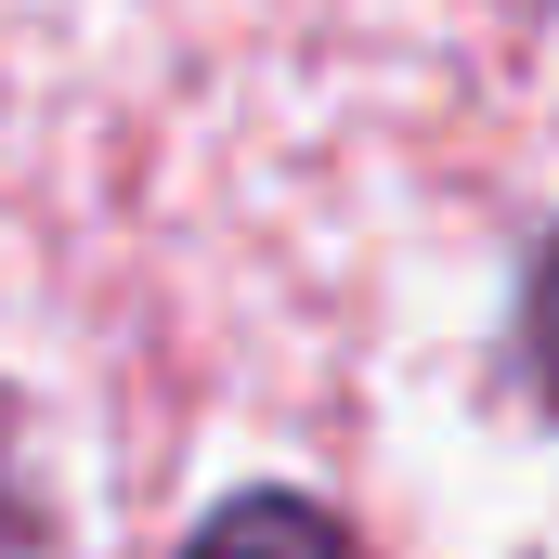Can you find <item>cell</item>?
<instances>
[{"label":"cell","instance_id":"obj_2","mask_svg":"<svg viewBox=\"0 0 559 559\" xmlns=\"http://www.w3.org/2000/svg\"><path fill=\"white\" fill-rule=\"evenodd\" d=\"M508 365H521V391L559 417V235L534 248V274H521V325H508Z\"/></svg>","mask_w":559,"mask_h":559},{"label":"cell","instance_id":"obj_3","mask_svg":"<svg viewBox=\"0 0 559 559\" xmlns=\"http://www.w3.org/2000/svg\"><path fill=\"white\" fill-rule=\"evenodd\" d=\"M0 559H66L39 481H26V429H13V417H0Z\"/></svg>","mask_w":559,"mask_h":559},{"label":"cell","instance_id":"obj_1","mask_svg":"<svg viewBox=\"0 0 559 559\" xmlns=\"http://www.w3.org/2000/svg\"><path fill=\"white\" fill-rule=\"evenodd\" d=\"M169 559H365L352 534H338V508L325 495H286V481H248V495H222L195 534Z\"/></svg>","mask_w":559,"mask_h":559}]
</instances>
